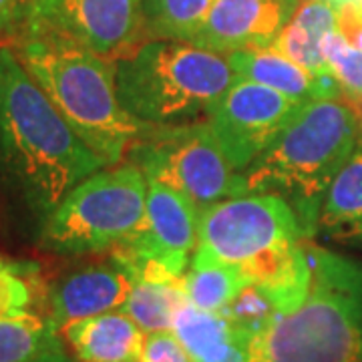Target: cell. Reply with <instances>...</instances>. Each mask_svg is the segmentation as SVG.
I'll use <instances>...</instances> for the list:
<instances>
[{
    "label": "cell",
    "instance_id": "obj_19",
    "mask_svg": "<svg viewBox=\"0 0 362 362\" xmlns=\"http://www.w3.org/2000/svg\"><path fill=\"white\" fill-rule=\"evenodd\" d=\"M247 284L250 280L238 266L202 258L197 254H194L183 276L187 300L197 308L209 312L223 310Z\"/></svg>",
    "mask_w": 362,
    "mask_h": 362
},
{
    "label": "cell",
    "instance_id": "obj_9",
    "mask_svg": "<svg viewBox=\"0 0 362 362\" xmlns=\"http://www.w3.org/2000/svg\"><path fill=\"white\" fill-rule=\"evenodd\" d=\"M145 223L127 246L111 252L121 262H151L169 274L183 278L199 242L202 209L177 189L147 180Z\"/></svg>",
    "mask_w": 362,
    "mask_h": 362
},
{
    "label": "cell",
    "instance_id": "obj_12",
    "mask_svg": "<svg viewBox=\"0 0 362 362\" xmlns=\"http://www.w3.org/2000/svg\"><path fill=\"white\" fill-rule=\"evenodd\" d=\"M133 288V274L115 256L63 278L51 292V324L59 332L73 320L121 310Z\"/></svg>",
    "mask_w": 362,
    "mask_h": 362
},
{
    "label": "cell",
    "instance_id": "obj_22",
    "mask_svg": "<svg viewBox=\"0 0 362 362\" xmlns=\"http://www.w3.org/2000/svg\"><path fill=\"white\" fill-rule=\"evenodd\" d=\"M230 318L233 328L238 330V334L246 340L247 344L252 342V338L262 334L276 318L278 310L276 304L272 302L270 296L256 284H247L232 302L221 310Z\"/></svg>",
    "mask_w": 362,
    "mask_h": 362
},
{
    "label": "cell",
    "instance_id": "obj_26",
    "mask_svg": "<svg viewBox=\"0 0 362 362\" xmlns=\"http://www.w3.org/2000/svg\"><path fill=\"white\" fill-rule=\"evenodd\" d=\"M337 30L350 47L362 51V6L356 4L337 6Z\"/></svg>",
    "mask_w": 362,
    "mask_h": 362
},
{
    "label": "cell",
    "instance_id": "obj_10",
    "mask_svg": "<svg viewBox=\"0 0 362 362\" xmlns=\"http://www.w3.org/2000/svg\"><path fill=\"white\" fill-rule=\"evenodd\" d=\"M42 23L109 61L145 42L143 0H57Z\"/></svg>",
    "mask_w": 362,
    "mask_h": 362
},
{
    "label": "cell",
    "instance_id": "obj_31",
    "mask_svg": "<svg viewBox=\"0 0 362 362\" xmlns=\"http://www.w3.org/2000/svg\"><path fill=\"white\" fill-rule=\"evenodd\" d=\"M39 362H66L65 352H57V354H52V356H49V358H42V361Z\"/></svg>",
    "mask_w": 362,
    "mask_h": 362
},
{
    "label": "cell",
    "instance_id": "obj_28",
    "mask_svg": "<svg viewBox=\"0 0 362 362\" xmlns=\"http://www.w3.org/2000/svg\"><path fill=\"white\" fill-rule=\"evenodd\" d=\"M21 23L18 0H0V35Z\"/></svg>",
    "mask_w": 362,
    "mask_h": 362
},
{
    "label": "cell",
    "instance_id": "obj_13",
    "mask_svg": "<svg viewBox=\"0 0 362 362\" xmlns=\"http://www.w3.org/2000/svg\"><path fill=\"white\" fill-rule=\"evenodd\" d=\"M235 78H246L284 93L300 103L314 99H342L334 77L318 78L274 47L242 49L228 54Z\"/></svg>",
    "mask_w": 362,
    "mask_h": 362
},
{
    "label": "cell",
    "instance_id": "obj_29",
    "mask_svg": "<svg viewBox=\"0 0 362 362\" xmlns=\"http://www.w3.org/2000/svg\"><path fill=\"white\" fill-rule=\"evenodd\" d=\"M349 107L354 111V115H356V119H358V123H361V129H362V95L358 97V101H356V103L349 105Z\"/></svg>",
    "mask_w": 362,
    "mask_h": 362
},
{
    "label": "cell",
    "instance_id": "obj_24",
    "mask_svg": "<svg viewBox=\"0 0 362 362\" xmlns=\"http://www.w3.org/2000/svg\"><path fill=\"white\" fill-rule=\"evenodd\" d=\"M33 268L28 264H14L0 270V316H13L28 312L35 296L30 284Z\"/></svg>",
    "mask_w": 362,
    "mask_h": 362
},
{
    "label": "cell",
    "instance_id": "obj_20",
    "mask_svg": "<svg viewBox=\"0 0 362 362\" xmlns=\"http://www.w3.org/2000/svg\"><path fill=\"white\" fill-rule=\"evenodd\" d=\"M51 320L33 312L0 316V362H39L63 352Z\"/></svg>",
    "mask_w": 362,
    "mask_h": 362
},
{
    "label": "cell",
    "instance_id": "obj_3",
    "mask_svg": "<svg viewBox=\"0 0 362 362\" xmlns=\"http://www.w3.org/2000/svg\"><path fill=\"white\" fill-rule=\"evenodd\" d=\"M361 137V123L342 99L308 101L244 171L247 194L284 197L306 235H312L324 195Z\"/></svg>",
    "mask_w": 362,
    "mask_h": 362
},
{
    "label": "cell",
    "instance_id": "obj_21",
    "mask_svg": "<svg viewBox=\"0 0 362 362\" xmlns=\"http://www.w3.org/2000/svg\"><path fill=\"white\" fill-rule=\"evenodd\" d=\"M214 0H143V25L149 40L192 42Z\"/></svg>",
    "mask_w": 362,
    "mask_h": 362
},
{
    "label": "cell",
    "instance_id": "obj_11",
    "mask_svg": "<svg viewBox=\"0 0 362 362\" xmlns=\"http://www.w3.org/2000/svg\"><path fill=\"white\" fill-rule=\"evenodd\" d=\"M296 6L298 0H214L192 45L221 54L270 47Z\"/></svg>",
    "mask_w": 362,
    "mask_h": 362
},
{
    "label": "cell",
    "instance_id": "obj_17",
    "mask_svg": "<svg viewBox=\"0 0 362 362\" xmlns=\"http://www.w3.org/2000/svg\"><path fill=\"white\" fill-rule=\"evenodd\" d=\"M316 232L334 244L362 247V137L324 195Z\"/></svg>",
    "mask_w": 362,
    "mask_h": 362
},
{
    "label": "cell",
    "instance_id": "obj_25",
    "mask_svg": "<svg viewBox=\"0 0 362 362\" xmlns=\"http://www.w3.org/2000/svg\"><path fill=\"white\" fill-rule=\"evenodd\" d=\"M139 362H194V358L183 349L177 337L171 330H165L145 334Z\"/></svg>",
    "mask_w": 362,
    "mask_h": 362
},
{
    "label": "cell",
    "instance_id": "obj_15",
    "mask_svg": "<svg viewBox=\"0 0 362 362\" xmlns=\"http://www.w3.org/2000/svg\"><path fill=\"white\" fill-rule=\"evenodd\" d=\"M113 256V254H111ZM133 274V288L123 308L145 334L165 332L173 328V320L187 302L183 278L169 274L151 262H123Z\"/></svg>",
    "mask_w": 362,
    "mask_h": 362
},
{
    "label": "cell",
    "instance_id": "obj_2",
    "mask_svg": "<svg viewBox=\"0 0 362 362\" xmlns=\"http://www.w3.org/2000/svg\"><path fill=\"white\" fill-rule=\"evenodd\" d=\"M14 51L69 127L105 165L127 159L149 125L119 101L113 61L47 23L28 26Z\"/></svg>",
    "mask_w": 362,
    "mask_h": 362
},
{
    "label": "cell",
    "instance_id": "obj_1",
    "mask_svg": "<svg viewBox=\"0 0 362 362\" xmlns=\"http://www.w3.org/2000/svg\"><path fill=\"white\" fill-rule=\"evenodd\" d=\"M0 157L26 202L45 216L81 181L105 168L13 47H0Z\"/></svg>",
    "mask_w": 362,
    "mask_h": 362
},
{
    "label": "cell",
    "instance_id": "obj_23",
    "mask_svg": "<svg viewBox=\"0 0 362 362\" xmlns=\"http://www.w3.org/2000/svg\"><path fill=\"white\" fill-rule=\"evenodd\" d=\"M324 59L342 90V101L352 105L362 95V51L350 47L334 30L324 42Z\"/></svg>",
    "mask_w": 362,
    "mask_h": 362
},
{
    "label": "cell",
    "instance_id": "obj_27",
    "mask_svg": "<svg viewBox=\"0 0 362 362\" xmlns=\"http://www.w3.org/2000/svg\"><path fill=\"white\" fill-rule=\"evenodd\" d=\"M57 0H18L21 21L26 23V28L37 23H42L49 14Z\"/></svg>",
    "mask_w": 362,
    "mask_h": 362
},
{
    "label": "cell",
    "instance_id": "obj_16",
    "mask_svg": "<svg viewBox=\"0 0 362 362\" xmlns=\"http://www.w3.org/2000/svg\"><path fill=\"white\" fill-rule=\"evenodd\" d=\"M337 30V8L328 0H298L288 25L280 30L270 47L286 54L294 63L310 71L314 77H332L326 59L324 42Z\"/></svg>",
    "mask_w": 362,
    "mask_h": 362
},
{
    "label": "cell",
    "instance_id": "obj_5",
    "mask_svg": "<svg viewBox=\"0 0 362 362\" xmlns=\"http://www.w3.org/2000/svg\"><path fill=\"white\" fill-rule=\"evenodd\" d=\"M113 63L119 101L149 127L207 121L235 81L228 54L183 40H145Z\"/></svg>",
    "mask_w": 362,
    "mask_h": 362
},
{
    "label": "cell",
    "instance_id": "obj_4",
    "mask_svg": "<svg viewBox=\"0 0 362 362\" xmlns=\"http://www.w3.org/2000/svg\"><path fill=\"white\" fill-rule=\"evenodd\" d=\"M302 304L247 344L250 362H362V264L306 242Z\"/></svg>",
    "mask_w": 362,
    "mask_h": 362
},
{
    "label": "cell",
    "instance_id": "obj_18",
    "mask_svg": "<svg viewBox=\"0 0 362 362\" xmlns=\"http://www.w3.org/2000/svg\"><path fill=\"white\" fill-rule=\"evenodd\" d=\"M171 332L194 362H223L238 350H247V342L226 314L202 310L189 300L177 312Z\"/></svg>",
    "mask_w": 362,
    "mask_h": 362
},
{
    "label": "cell",
    "instance_id": "obj_32",
    "mask_svg": "<svg viewBox=\"0 0 362 362\" xmlns=\"http://www.w3.org/2000/svg\"><path fill=\"white\" fill-rule=\"evenodd\" d=\"M14 264H16V262H13V259H6L0 256V270H2V268H11Z\"/></svg>",
    "mask_w": 362,
    "mask_h": 362
},
{
    "label": "cell",
    "instance_id": "obj_30",
    "mask_svg": "<svg viewBox=\"0 0 362 362\" xmlns=\"http://www.w3.org/2000/svg\"><path fill=\"white\" fill-rule=\"evenodd\" d=\"M223 362H250L247 361V350H238L235 354H232L228 361H223Z\"/></svg>",
    "mask_w": 362,
    "mask_h": 362
},
{
    "label": "cell",
    "instance_id": "obj_14",
    "mask_svg": "<svg viewBox=\"0 0 362 362\" xmlns=\"http://www.w3.org/2000/svg\"><path fill=\"white\" fill-rule=\"evenodd\" d=\"M78 362H139L145 332L123 310L73 320L59 328Z\"/></svg>",
    "mask_w": 362,
    "mask_h": 362
},
{
    "label": "cell",
    "instance_id": "obj_8",
    "mask_svg": "<svg viewBox=\"0 0 362 362\" xmlns=\"http://www.w3.org/2000/svg\"><path fill=\"white\" fill-rule=\"evenodd\" d=\"M302 105L270 87L235 78L207 125L233 168L244 173L276 141Z\"/></svg>",
    "mask_w": 362,
    "mask_h": 362
},
{
    "label": "cell",
    "instance_id": "obj_6",
    "mask_svg": "<svg viewBox=\"0 0 362 362\" xmlns=\"http://www.w3.org/2000/svg\"><path fill=\"white\" fill-rule=\"evenodd\" d=\"M149 183L131 161L105 165L63 197L45 220L42 242L66 256L115 252L145 223Z\"/></svg>",
    "mask_w": 362,
    "mask_h": 362
},
{
    "label": "cell",
    "instance_id": "obj_7",
    "mask_svg": "<svg viewBox=\"0 0 362 362\" xmlns=\"http://www.w3.org/2000/svg\"><path fill=\"white\" fill-rule=\"evenodd\" d=\"M147 180H156L189 197L204 209L247 194L244 173L221 151L207 121L180 127H147L129 151Z\"/></svg>",
    "mask_w": 362,
    "mask_h": 362
}]
</instances>
